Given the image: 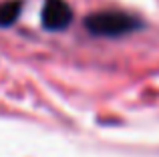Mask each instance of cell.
<instances>
[{
  "label": "cell",
  "mask_w": 159,
  "mask_h": 157,
  "mask_svg": "<svg viewBox=\"0 0 159 157\" xmlns=\"http://www.w3.org/2000/svg\"><path fill=\"white\" fill-rule=\"evenodd\" d=\"M143 26L139 18L127 14L121 10H101L93 12L87 16L85 28L93 36H103V38H117V36H125L131 32L139 30Z\"/></svg>",
  "instance_id": "1"
},
{
  "label": "cell",
  "mask_w": 159,
  "mask_h": 157,
  "mask_svg": "<svg viewBox=\"0 0 159 157\" xmlns=\"http://www.w3.org/2000/svg\"><path fill=\"white\" fill-rule=\"evenodd\" d=\"M40 18H43V26L47 30H65L73 20V8L66 4V0H44Z\"/></svg>",
  "instance_id": "2"
},
{
  "label": "cell",
  "mask_w": 159,
  "mask_h": 157,
  "mask_svg": "<svg viewBox=\"0 0 159 157\" xmlns=\"http://www.w3.org/2000/svg\"><path fill=\"white\" fill-rule=\"evenodd\" d=\"M22 12V0H6L0 2V28L12 26Z\"/></svg>",
  "instance_id": "3"
}]
</instances>
